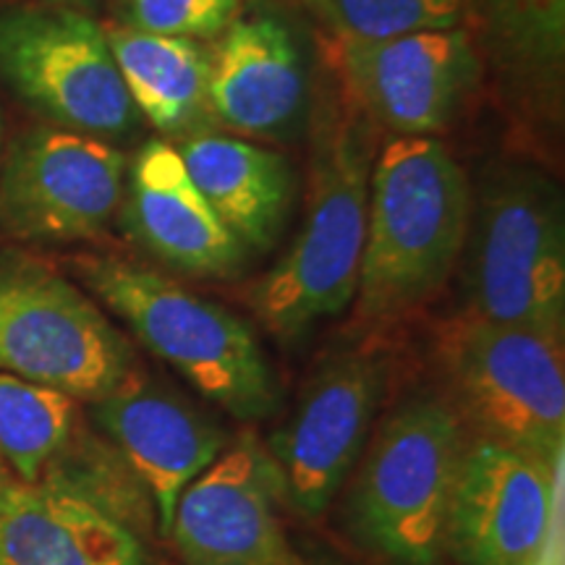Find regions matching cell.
Instances as JSON below:
<instances>
[{
    "label": "cell",
    "instance_id": "15",
    "mask_svg": "<svg viewBox=\"0 0 565 565\" xmlns=\"http://www.w3.org/2000/svg\"><path fill=\"white\" fill-rule=\"evenodd\" d=\"M118 210L131 242L186 278H236L249 259V249L225 228L166 139L145 141L126 166Z\"/></svg>",
    "mask_w": 565,
    "mask_h": 565
},
{
    "label": "cell",
    "instance_id": "16",
    "mask_svg": "<svg viewBox=\"0 0 565 565\" xmlns=\"http://www.w3.org/2000/svg\"><path fill=\"white\" fill-rule=\"evenodd\" d=\"M212 51L210 116L242 137H278L303 105V63L294 32L270 13L238 17Z\"/></svg>",
    "mask_w": 565,
    "mask_h": 565
},
{
    "label": "cell",
    "instance_id": "17",
    "mask_svg": "<svg viewBox=\"0 0 565 565\" xmlns=\"http://www.w3.org/2000/svg\"><path fill=\"white\" fill-rule=\"evenodd\" d=\"M0 565H147L121 519L53 484L0 475Z\"/></svg>",
    "mask_w": 565,
    "mask_h": 565
},
{
    "label": "cell",
    "instance_id": "19",
    "mask_svg": "<svg viewBox=\"0 0 565 565\" xmlns=\"http://www.w3.org/2000/svg\"><path fill=\"white\" fill-rule=\"evenodd\" d=\"M134 108L166 137H189L210 116L212 51L196 40L105 26Z\"/></svg>",
    "mask_w": 565,
    "mask_h": 565
},
{
    "label": "cell",
    "instance_id": "23",
    "mask_svg": "<svg viewBox=\"0 0 565 565\" xmlns=\"http://www.w3.org/2000/svg\"><path fill=\"white\" fill-rule=\"evenodd\" d=\"M242 0H121L118 17L129 30L183 40H215L238 19Z\"/></svg>",
    "mask_w": 565,
    "mask_h": 565
},
{
    "label": "cell",
    "instance_id": "21",
    "mask_svg": "<svg viewBox=\"0 0 565 565\" xmlns=\"http://www.w3.org/2000/svg\"><path fill=\"white\" fill-rule=\"evenodd\" d=\"M477 13L515 74L555 79L565 55V0H475Z\"/></svg>",
    "mask_w": 565,
    "mask_h": 565
},
{
    "label": "cell",
    "instance_id": "27",
    "mask_svg": "<svg viewBox=\"0 0 565 565\" xmlns=\"http://www.w3.org/2000/svg\"><path fill=\"white\" fill-rule=\"evenodd\" d=\"M0 475H3V471H0Z\"/></svg>",
    "mask_w": 565,
    "mask_h": 565
},
{
    "label": "cell",
    "instance_id": "11",
    "mask_svg": "<svg viewBox=\"0 0 565 565\" xmlns=\"http://www.w3.org/2000/svg\"><path fill=\"white\" fill-rule=\"evenodd\" d=\"M341 82L366 116L395 137L448 129L482 79L469 32H416L377 42H341Z\"/></svg>",
    "mask_w": 565,
    "mask_h": 565
},
{
    "label": "cell",
    "instance_id": "1",
    "mask_svg": "<svg viewBox=\"0 0 565 565\" xmlns=\"http://www.w3.org/2000/svg\"><path fill=\"white\" fill-rule=\"evenodd\" d=\"M303 223L282 257L246 288L244 301L278 341H299L356 299L366 242L377 124L341 79L320 84Z\"/></svg>",
    "mask_w": 565,
    "mask_h": 565
},
{
    "label": "cell",
    "instance_id": "3",
    "mask_svg": "<svg viewBox=\"0 0 565 565\" xmlns=\"http://www.w3.org/2000/svg\"><path fill=\"white\" fill-rule=\"evenodd\" d=\"M79 280L204 401L233 419L278 412V385L254 330L171 275L118 257L74 259Z\"/></svg>",
    "mask_w": 565,
    "mask_h": 565
},
{
    "label": "cell",
    "instance_id": "12",
    "mask_svg": "<svg viewBox=\"0 0 565 565\" xmlns=\"http://www.w3.org/2000/svg\"><path fill=\"white\" fill-rule=\"evenodd\" d=\"M557 466L469 437L448 515V555L461 565H540L555 513Z\"/></svg>",
    "mask_w": 565,
    "mask_h": 565
},
{
    "label": "cell",
    "instance_id": "13",
    "mask_svg": "<svg viewBox=\"0 0 565 565\" xmlns=\"http://www.w3.org/2000/svg\"><path fill=\"white\" fill-rule=\"evenodd\" d=\"M280 505L263 445L244 435L181 492L168 536L186 565H309Z\"/></svg>",
    "mask_w": 565,
    "mask_h": 565
},
{
    "label": "cell",
    "instance_id": "8",
    "mask_svg": "<svg viewBox=\"0 0 565 565\" xmlns=\"http://www.w3.org/2000/svg\"><path fill=\"white\" fill-rule=\"evenodd\" d=\"M0 79L61 129L110 139L137 124L105 26L71 6L0 13Z\"/></svg>",
    "mask_w": 565,
    "mask_h": 565
},
{
    "label": "cell",
    "instance_id": "20",
    "mask_svg": "<svg viewBox=\"0 0 565 565\" xmlns=\"http://www.w3.org/2000/svg\"><path fill=\"white\" fill-rule=\"evenodd\" d=\"M79 427V401L0 372V471L42 484Z\"/></svg>",
    "mask_w": 565,
    "mask_h": 565
},
{
    "label": "cell",
    "instance_id": "14",
    "mask_svg": "<svg viewBox=\"0 0 565 565\" xmlns=\"http://www.w3.org/2000/svg\"><path fill=\"white\" fill-rule=\"evenodd\" d=\"M92 416L150 494L160 534L168 536L181 492L223 456L228 433L139 366L92 404Z\"/></svg>",
    "mask_w": 565,
    "mask_h": 565
},
{
    "label": "cell",
    "instance_id": "7",
    "mask_svg": "<svg viewBox=\"0 0 565 565\" xmlns=\"http://www.w3.org/2000/svg\"><path fill=\"white\" fill-rule=\"evenodd\" d=\"M137 370L131 343L51 267L0 263V372L95 404Z\"/></svg>",
    "mask_w": 565,
    "mask_h": 565
},
{
    "label": "cell",
    "instance_id": "6",
    "mask_svg": "<svg viewBox=\"0 0 565 565\" xmlns=\"http://www.w3.org/2000/svg\"><path fill=\"white\" fill-rule=\"evenodd\" d=\"M463 257L466 315L563 341L565 228L553 181L513 168L487 183Z\"/></svg>",
    "mask_w": 565,
    "mask_h": 565
},
{
    "label": "cell",
    "instance_id": "25",
    "mask_svg": "<svg viewBox=\"0 0 565 565\" xmlns=\"http://www.w3.org/2000/svg\"><path fill=\"white\" fill-rule=\"evenodd\" d=\"M301 3H303V6H309V9L315 11V9H317V3H320V0H301Z\"/></svg>",
    "mask_w": 565,
    "mask_h": 565
},
{
    "label": "cell",
    "instance_id": "9",
    "mask_svg": "<svg viewBox=\"0 0 565 565\" xmlns=\"http://www.w3.org/2000/svg\"><path fill=\"white\" fill-rule=\"evenodd\" d=\"M385 387L387 364L374 351H341L317 366L263 448L282 505L307 519L328 511L370 443Z\"/></svg>",
    "mask_w": 565,
    "mask_h": 565
},
{
    "label": "cell",
    "instance_id": "2",
    "mask_svg": "<svg viewBox=\"0 0 565 565\" xmlns=\"http://www.w3.org/2000/svg\"><path fill=\"white\" fill-rule=\"evenodd\" d=\"M471 186L435 137H393L377 147L370 179L356 317L387 324L443 291L463 257Z\"/></svg>",
    "mask_w": 565,
    "mask_h": 565
},
{
    "label": "cell",
    "instance_id": "5",
    "mask_svg": "<svg viewBox=\"0 0 565 565\" xmlns=\"http://www.w3.org/2000/svg\"><path fill=\"white\" fill-rule=\"evenodd\" d=\"M443 401L469 437H487L561 463L565 445L563 341L461 315L435 341Z\"/></svg>",
    "mask_w": 565,
    "mask_h": 565
},
{
    "label": "cell",
    "instance_id": "26",
    "mask_svg": "<svg viewBox=\"0 0 565 565\" xmlns=\"http://www.w3.org/2000/svg\"><path fill=\"white\" fill-rule=\"evenodd\" d=\"M0 160H3V141H0Z\"/></svg>",
    "mask_w": 565,
    "mask_h": 565
},
{
    "label": "cell",
    "instance_id": "4",
    "mask_svg": "<svg viewBox=\"0 0 565 565\" xmlns=\"http://www.w3.org/2000/svg\"><path fill=\"white\" fill-rule=\"evenodd\" d=\"M469 433L443 395H408L370 437L345 500L353 540L391 565H440Z\"/></svg>",
    "mask_w": 565,
    "mask_h": 565
},
{
    "label": "cell",
    "instance_id": "22",
    "mask_svg": "<svg viewBox=\"0 0 565 565\" xmlns=\"http://www.w3.org/2000/svg\"><path fill=\"white\" fill-rule=\"evenodd\" d=\"M315 11L338 42H377L454 30L461 24L466 0H320Z\"/></svg>",
    "mask_w": 565,
    "mask_h": 565
},
{
    "label": "cell",
    "instance_id": "18",
    "mask_svg": "<svg viewBox=\"0 0 565 565\" xmlns=\"http://www.w3.org/2000/svg\"><path fill=\"white\" fill-rule=\"evenodd\" d=\"M189 179L249 252L278 244L294 202V171L280 152L242 137L196 131L175 147Z\"/></svg>",
    "mask_w": 565,
    "mask_h": 565
},
{
    "label": "cell",
    "instance_id": "10",
    "mask_svg": "<svg viewBox=\"0 0 565 565\" xmlns=\"http://www.w3.org/2000/svg\"><path fill=\"white\" fill-rule=\"evenodd\" d=\"M124 152L68 129H32L0 160V231L19 242L95 238L121 207Z\"/></svg>",
    "mask_w": 565,
    "mask_h": 565
},
{
    "label": "cell",
    "instance_id": "24",
    "mask_svg": "<svg viewBox=\"0 0 565 565\" xmlns=\"http://www.w3.org/2000/svg\"><path fill=\"white\" fill-rule=\"evenodd\" d=\"M55 3H61V6H71V9H79V11H84V9H92V6H95V3H100V0H55Z\"/></svg>",
    "mask_w": 565,
    "mask_h": 565
}]
</instances>
